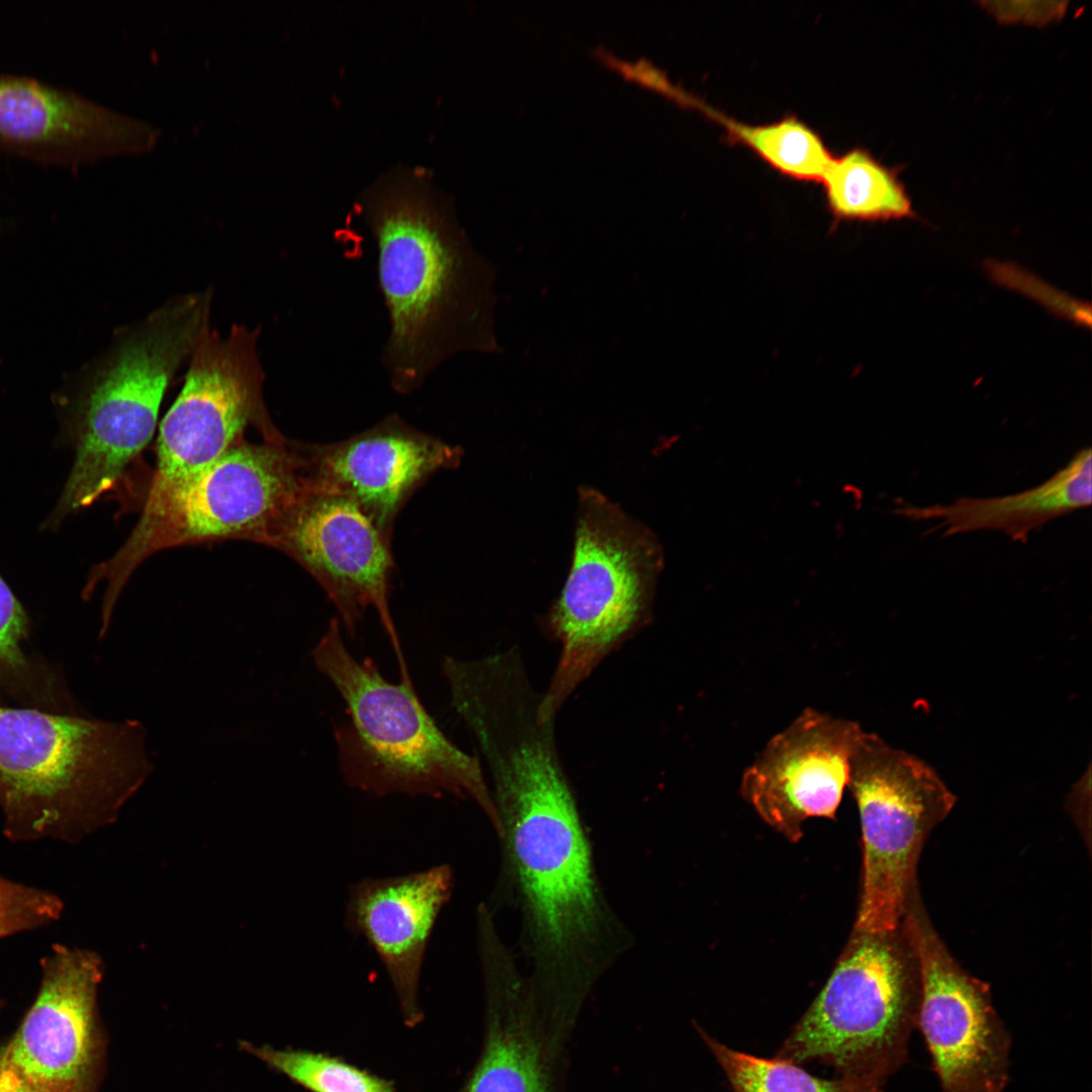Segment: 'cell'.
<instances>
[{
	"mask_svg": "<svg viewBox=\"0 0 1092 1092\" xmlns=\"http://www.w3.org/2000/svg\"><path fill=\"white\" fill-rule=\"evenodd\" d=\"M492 782L503 849L502 882L522 915L529 980L558 1008L576 1006L622 950L555 734L509 725L481 748Z\"/></svg>",
	"mask_w": 1092,
	"mask_h": 1092,
	"instance_id": "1",
	"label": "cell"
},
{
	"mask_svg": "<svg viewBox=\"0 0 1092 1092\" xmlns=\"http://www.w3.org/2000/svg\"><path fill=\"white\" fill-rule=\"evenodd\" d=\"M362 212L389 316L382 359L393 389L413 392L447 358L492 349L489 268L427 182L386 179Z\"/></svg>",
	"mask_w": 1092,
	"mask_h": 1092,
	"instance_id": "2",
	"label": "cell"
},
{
	"mask_svg": "<svg viewBox=\"0 0 1092 1092\" xmlns=\"http://www.w3.org/2000/svg\"><path fill=\"white\" fill-rule=\"evenodd\" d=\"M153 770L138 720L0 707V811L10 841L78 842L114 822Z\"/></svg>",
	"mask_w": 1092,
	"mask_h": 1092,
	"instance_id": "3",
	"label": "cell"
},
{
	"mask_svg": "<svg viewBox=\"0 0 1092 1092\" xmlns=\"http://www.w3.org/2000/svg\"><path fill=\"white\" fill-rule=\"evenodd\" d=\"M317 670L343 700L347 720L335 729L345 783L374 796L402 794L473 801L495 833L500 824L478 756L454 744L419 699L413 681L393 684L371 658L357 659L333 618L311 650Z\"/></svg>",
	"mask_w": 1092,
	"mask_h": 1092,
	"instance_id": "4",
	"label": "cell"
},
{
	"mask_svg": "<svg viewBox=\"0 0 1092 1092\" xmlns=\"http://www.w3.org/2000/svg\"><path fill=\"white\" fill-rule=\"evenodd\" d=\"M212 290L170 297L119 328L85 371L75 403L76 454L56 525L111 490L152 439L164 394L210 323Z\"/></svg>",
	"mask_w": 1092,
	"mask_h": 1092,
	"instance_id": "5",
	"label": "cell"
},
{
	"mask_svg": "<svg viewBox=\"0 0 1092 1092\" xmlns=\"http://www.w3.org/2000/svg\"><path fill=\"white\" fill-rule=\"evenodd\" d=\"M301 446L280 432L259 443L241 439L183 486L146 502L129 538L86 586L105 581L102 604L113 609L133 569L159 550L230 538L269 545L306 484Z\"/></svg>",
	"mask_w": 1092,
	"mask_h": 1092,
	"instance_id": "6",
	"label": "cell"
},
{
	"mask_svg": "<svg viewBox=\"0 0 1092 1092\" xmlns=\"http://www.w3.org/2000/svg\"><path fill=\"white\" fill-rule=\"evenodd\" d=\"M660 551L647 529L599 492L580 493L573 559L549 624L561 645L540 713L560 708L601 661L647 622Z\"/></svg>",
	"mask_w": 1092,
	"mask_h": 1092,
	"instance_id": "7",
	"label": "cell"
},
{
	"mask_svg": "<svg viewBox=\"0 0 1092 1092\" xmlns=\"http://www.w3.org/2000/svg\"><path fill=\"white\" fill-rule=\"evenodd\" d=\"M898 930L859 934L776 1058L884 1085L905 1060L920 1001L917 961Z\"/></svg>",
	"mask_w": 1092,
	"mask_h": 1092,
	"instance_id": "8",
	"label": "cell"
},
{
	"mask_svg": "<svg viewBox=\"0 0 1092 1092\" xmlns=\"http://www.w3.org/2000/svg\"><path fill=\"white\" fill-rule=\"evenodd\" d=\"M847 786L858 807L863 850L856 930L893 932L915 892L923 842L956 797L926 762L864 730L849 758Z\"/></svg>",
	"mask_w": 1092,
	"mask_h": 1092,
	"instance_id": "9",
	"label": "cell"
},
{
	"mask_svg": "<svg viewBox=\"0 0 1092 1092\" xmlns=\"http://www.w3.org/2000/svg\"><path fill=\"white\" fill-rule=\"evenodd\" d=\"M260 328L234 324L225 337L208 323L188 359L183 386L164 416L146 502L183 486L242 439L248 426L278 430L263 395Z\"/></svg>",
	"mask_w": 1092,
	"mask_h": 1092,
	"instance_id": "10",
	"label": "cell"
},
{
	"mask_svg": "<svg viewBox=\"0 0 1092 1092\" xmlns=\"http://www.w3.org/2000/svg\"><path fill=\"white\" fill-rule=\"evenodd\" d=\"M269 545L287 553L316 579L350 638L373 608L389 637L400 679H412L389 606L394 568L390 538L355 503L307 482Z\"/></svg>",
	"mask_w": 1092,
	"mask_h": 1092,
	"instance_id": "11",
	"label": "cell"
},
{
	"mask_svg": "<svg viewBox=\"0 0 1092 1092\" xmlns=\"http://www.w3.org/2000/svg\"><path fill=\"white\" fill-rule=\"evenodd\" d=\"M901 926L920 977L917 1024L942 1091L1001 1092L1008 1080L1010 1037L993 1008L988 986L952 959L916 893Z\"/></svg>",
	"mask_w": 1092,
	"mask_h": 1092,
	"instance_id": "12",
	"label": "cell"
},
{
	"mask_svg": "<svg viewBox=\"0 0 1092 1092\" xmlns=\"http://www.w3.org/2000/svg\"><path fill=\"white\" fill-rule=\"evenodd\" d=\"M40 970L36 997L0 1059L29 1088L95 1092L104 1052L97 1012L103 962L57 943Z\"/></svg>",
	"mask_w": 1092,
	"mask_h": 1092,
	"instance_id": "13",
	"label": "cell"
},
{
	"mask_svg": "<svg viewBox=\"0 0 1092 1092\" xmlns=\"http://www.w3.org/2000/svg\"><path fill=\"white\" fill-rule=\"evenodd\" d=\"M161 131L74 90L0 73V153L75 169L151 150Z\"/></svg>",
	"mask_w": 1092,
	"mask_h": 1092,
	"instance_id": "14",
	"label": "cell"
},
{
	"mask_svg": "<svg viewBox=\"0 0 1092 1092\" xmlns=\"http://www.w3.org/2000/svg\"><path fill=\"white\" fill-rule=\"evenodd\" d=\"M862 731L857 722L806 708L744 770L741 795L769 826L797 841L806 819L835 817Z\"/></svg>",
	"mask_w": 1092,
	"mask_h": 1092,
	"instance_id": "15",
	"label": "cell"
},
{
	"mask_svg": "<svg viewBox=\"0 0 1092 1092\" xmlns=\"http://www.w3.org/2000/svg\"><path fill=\"white\" fill-rule=\"evenodd\" d=\"M307 481L355 503L391 539L395 518L436 471L459 465L462 450L391 415L330 444H303Z\"/></svg>",
	"mask_w": 1092,
	"mask_h": 1092,
	"instance_id": "16",
	"label": "cell"
},
{
	"mask_svg": "<svg viewBox=\"0 0 1092 1092\" xmlns=\"http://www.w3.org/2000/svg\"><path fill=\"white\" fill-rule=\"evenodd\" d=\"M453 886L451 867L439 864L395 877L366 878L349 890L346 926L377 954L408 1026L423 1018L419 989L424 959Z\"/></svg>",
	"mask_w": 1092,
	"mask_h": 1092,
	"instance_id": "17",
	"label": "cell"
},
{
	"mask_svg": "<svg viewBox=\"0 0 1092 1092\" xmlns=\"http://www.w3.org/2000/svg\"><path fill=\"white\" fill-rule=\"evenodd\" d=\"M486 993L483 1051L462 1092H548L540 1043L530 1029L533 992L507 947L479 948Z\"/></svg>",
	"mask_w": 1092,
	"mask_h": 1092,
	"instance_id": "18",
	"label": "cell"
},
{
	"mask_svg": "<svg viewBox=\"0 0 1092 1092\" xmlns=\"http://www.w3.org/2000/svg\"><path fill=\"white\" fill-rule=\"evenodd\" d=\"M1092 452L1086 447L1043 483L1024 491L994 497H962L947 505H907L898 513L912 520H935L944 536L979 530L1001 531L1013 541L1049 521L1091 504Z\"/></svg>",
	"mask_w": 1092,
	"mask_h": 1092,
	"instance_id": "19",
	"label": "cell"
},
{
	"mask_svg": "<svg viewBox=\"0 0 1092 1092\" xmlns=\"http://www.w3.org/2000/svg\"><path fill=\"white\" fill-rule=\"evenodd\" d=\"M820 183L827 209L836 221H888L915 217L899 171L870 151L852 148L833 157Z\"/></svg>",
	"mask_w": 1092,
	"mask_h": 1092,
	"instance_id": "20",
	"label": "cell"
},
{
	"mask_svg": "<svg viewBox=\"0 0 1092 1092\" xmlns=\"http://www.w3.org/2000/svg\"><path fill=\"white\" fill-rule=\"evenodd\" d=\"M704 114L722 126L729 143L749 149L770 168L796 181L820 182L834 157L821 135L795 115L751 124L711 106Z\"/></svg>",
	"mask_w": 1092,
	"mask_h": 1092,
	"instance_id": "21",
	"label": "cell"
},
{
	"mask_svg": "<svg viewBox=\"0 0 1092 1092\" xmlns=\"http://www.w3.org/2000/svg\"><path fill=\"white\" fill-rule=\"evenodd\" d=\"M722 1067L733 1092H885L883 1086L847 1077L826 1080L778 1058L740 1053L697 1027Z\"/></svg>",
	"mask_w": 1092,
	"mask_h": 1092,
	"instance_id": "22",
	"label": "cell"
},
{
	"mask_svg": "<svg viewBox=\"0 0 1092 1092\" xmlns=\"http://www.w3.org/2000/svg\"><path fill=\"white\" fill-rule=\"evenodd\" d=\"M241 1045L308 1092H397L389 1081L325 1053L246 1041Z\"/></svg>",
	"mask_w": 1092,
	"mask_h": 1092,
	"instance_id": "23",
	"label": "cell"
},
{
	"mask_svg": "<svg viewBox=\"0 0 1092 1092\" xmlns=\"http://www.w3.org/2000/svg\"><path fill=\"white\" fill-rule=\"evenodd\" d=\"M64 906L52 892L0 876V939L59 920Z\"/></svg>",
	"mask_w": 1092,
	"mask_h": 1092,
	"instance_id": "24",
	"label": "cell"
},
{
	"mask_svg": "<svg viewBox=\"0 0 1092 1092\" xmlns=\"http://www.w3.org/2000/svg\"><path fill=\"white\" fill-rule=\"evenodd\" d=\"M28 618L0 575V685L15 691L32 688L35 672L22 650Z\"/></svg>",
	"mask_w": 1092,
	"mask_h": 1092,
	"instance_id": "25",
	"label": "cell"
},
{
	"mask_svg": "<svg viewBox=\"0 0 1092 1092\" xmlns=\"http://www.w3.org/2000/svg\"><path fill=\"white\" fill-rule=\"evenodd\" d=\"M595 55L603 64L615 70L624 78L652 89L680 106L698 109L702 112L707 105L700 98L674 84L665 72L646 59L629 62L617 58L602 48L597 49Z\"/></svg>",
	"mask_w": 1092,
	"mask_h": 1092,
	"instance_id": "26",
	"label": "cell"
},
{
	"mask_svg": "<svg viewBox=\"0 0 1092 1092\" xmlns=\"http://www.w3.org/2000/svg\"><path fill=\"white\" fill-rule=\"evenodd\" d=\"M989 269L991 275L998 282L1033 296L1044 305L1052 307L1053 310L1074 320L1078 324H1090L1089 306L1085 307L1084 304L1059 293L1052 287L1042 285L1041 282H1039V288H1037L1034 277L1028 276L1011 265L993 263L989 266Z\"/></svg>",
	"mask_w": 1092,
	"mask_h": 1092,
	"instance_id": "27",
	"label": "cell"
},
{
	"mask_svg": "<svg viewBox=\"0 0 1092 1092\" xmlns=\"http://www.w3.org/2000/svg\"><path fill=\"white\" fill-rule=\"evenodd\" d=\"M989 13L1004 23L1045 25L1058 20L1066 11L1067 2H984Z\"/></svg>",
	"mask_w": 1092,
	"mask_h": 1092,
	"instance_id": "28",
	"label": "cell"
},
{
	"mask_svg": "<svg viewBox=\"0 0 1092 1092\" xmlns=\"http://www.w3.org/2000/svg\"><path fill=\"white\" fill-rule=\"evenodd\" d=\"M21 1080L0 1059V1092H19Z\"/></svg>",
	"mask_w": 1092,
	"mask_h": 1092,
	"instance_id": "29",
	"label": "cell"
},
{
	"mask_svg": "<svg viewBox=\"0 0 1092 1092\" xmlns=\"http://www.w3.org/2000/svg\"><path fill=\"white\" fill-rule=\"evenodd\" d=\"M19 1092H41V1091H38V1090H35V1089H32V1088H29V1087L25 1086V1085H24V1084L22 1083V1087H21V1089H20V1091H19Z\"/></svg>",
	"mask_w": 1092,
	"mask_h": 1092,
	"instance_id": "30",
	"label": "cell"
}]
</instances>
